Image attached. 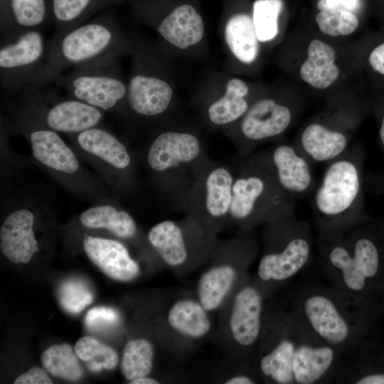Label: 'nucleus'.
Here are the masks:
<instances>
[{
    "mask_svg": "<svg viewBox=\"0 0 384 384\" xmlns=\"http://www.w3.org/2000/svg\"><path fill=\"white\" fill-rule=\"evenodd\" d=\"M359 54L360 65L371 80L373 88L384 92V31L368 36Z\"/></svg>",
    "mask_w": 384,
    "mask_h": 384,
    "instance_id": "2f4dec72",
    "label": "nucleus"
},
{
    "mask_svg": "<svg viewBox=\"0 0 384 384\" xmlns=\"http://www.w3.org/2000/svg\"><path fill=\"white\" fill-rule=\"evenodd\" d=\"M74 349L78 358L85 362L87 368L93 373L112 370L118 363L117 352L92 336L80 338Z\"/></svg>",
    "mask_w": 384,
    "mask_h": 384,
    "instance_id": "473e14b6",
    "label": "nucleus"
},
{
    "mask_svg": "<svg viewBox=\"0 0 384 384\" xmlns=\"http://www.w3.org/2000/svg\"><path fill=\"white\" fill-rule=\"evenodd\" d=\"M383 227L384 228V225H383Z\"/></svg>",
    "mask_w": 384,
    "mask_h": 384,
    "instance_id": "a18cd8bd",
    "label": "nucleus"
},
{
    "mask_svg": "<svg viewBox=\"0 0 384 384\" xmlns=\"http://www.w3.org/2000/svg\"><path fill=\"white\" fill-rule=\"evenodd\" d=\"M207 310L200 302L181 299L175 302L168 314L169 325L178 333L190 338L206 335L211 327Z\"/></svg>",
    "mask_w": 384,
    "mask_h": 384,
    "instance_id": "bb28decb",
    "label": "nucleus"
},
{
    "mask_svg": "<svg viewBox=\"0 0 384 384\" xmlns=\"http://www.w3.org/2000/svg\"><path fill=\"white\" fill-rule=\"evenodd\" d=\"M0 250L14 264H28L41 250L37 228L55 218L56 208L41 189L1 176Z\"/></svg>",
    "mask_w": 384,
    "mask_h": 384,
    "instance_id": "7ed1b4c3",
    "label": "nucleus"
},
{
    "mask_svg": "<svg viewBox=\"0 0 384 384\" xmlns=\"http://www.w3.org/2000/svg\"><path fill=\"white\" fill-rule=\"evenodd\" d=\"M116 56L104 57L74 67L53 82L68 95L102 111L127 114V85L120 75Z\"/></svg>",
    "mask_w": 384,
    "mask_h": 384,
    "instance_id": "9d476101",
    "label": "nucleus"
},
{
    "mask_svg": "<svg viewBox=\"0 0 384 384\" xmlns=\"http://www.w3.org/2000/svg\"><path fill=\"white\" fill-rule=\"evenodd\" d=\"M235 168L229 220L243 230L294 215L295 198L279 185L265 151Z\"/></svg>",
    "mask_w": 384,
    "mask_h": 384,
    "instance_id": "20e7f679",
    "label": "nucleus"
},
{
    "mask_svg": "<svg viewBox=\"0 0 384 384\" xmlns=\"http://www.w3.org/2000/svg\"><path fill=\"white\" fill-rule=\"evenodd\" d=\"M93 0H53L56 33H64L80 26Z\"/></svg>",
    "mask_w": 384,
    "mask_h": 384,
    "instance_id": "c9c22d12",
    "label": "nucleus"
},
{
    "mask_svg": "<svg viewBox=\"0 0 384 384\" xmlns=\"http://www.w3.org/2000/svg\"><path fill=\"white\" fill-rule=\"evenodd\" d=\"M225 383L226 384H252L254 381L246 375H239L233 376L228 379Z\"/></svg>",
    "mask_w": 384,
    "mask_h": 384,
    "instance_id": "37998d69",
    "label": "nucleus"
},
{
    "mask_svg": "<svg viewBox=\"0 0 384 384\" xmlns=\"http://www.w3.org/2000/svg\"><path fill=\"white\" fill-rule=\"evenodd\" d=\"M361 0H319V10L327 8H338L356 13L361 7Z\"/></svg>",
    "mask_w": 384,
    "mask_h": 384,
    "instance_id": "a19ab883",
    "label": "nucleus"
},
{
    "mask_svg": "<svg viewBox=\"0 0 384 384\" xmlns=\"http://www.w3.org/2000/svg\"><path fill=\"white\" fill-rule=\"evenodd\" d=\"M262 297L252 286L242 288L235 296L229 321L233 339L250 346L257 339L261 326Z\"/></svg>",
    "mask_w": 384,
    "mask_h": 384,
    "instance_id": "412c9836",
    "label": "nucleus"
},
{
    "mask_svg": "<svg viewBox=\"0 0 384 384\" xmlns=\"http://www.w3.org/2000/svg\"><path fill=\"white\" fill-rule=\"evenodd\" d=\"M236 277V269L229 263L209 268L198 283L199 302L208 311L216 309L232 287Z\"/></svg>",
    "mask_w": 384,
    "mask_h": 384,
    "instance_id": "cd10ccee",
    "label": "nucleus"
},
{
    "mask_svg": "<svg viewBox=\"0 0 384 384\" xmlns=\"http://www.w3.org/2000/svg\"><path fill=\"white\" fill-rule=\"evenodd\" d=\"M334 360V351L289 338L282 339L262 357V373L279 384H311L319 380Z\"/></svg>",
    "mask_w": 384,
    "mask_h": 384,
    "instance_id": "ddd939ff",
    "label": "nucleus"
},
{
    "mask_svg": "<svg viewBox=\"0 0 384 384\" xmlns=\"http://www.w3.org/2000/svg\"><path fill=\"white\" fill-rule=\"evenodd\" d=\"M119 320L117 312L105 306L90 309L85 315V324L92 332L105 331L115 326Z\"/></svg>",
    "mask_w": 384,
    "mask_h": 384,
    "instance_id": "4c0bfd02",
    "label": "nucleus"
},
{
    "mask_svg": "<svg viewBox=\"0 0 384 384\" xmlns=\"http://www.w3.org/2000/svg\"><path fill=\"white\" fill-rule=\"evenodd\" d=\"M82 248L90 261L112 279L129 282L139 273L138 264L117 240L86 234Z\"/></svg>",
    "mask_w": 384,
    "mask_h": 384,
    "instance_id": "aec40b11",
    "label": "nucleus"
},
{
    "mask_svg": "<svg viewBox=\"0 0 384 384\" xmlns=\"http://www.w3.org/2000/svg\"><path fill=\"white\" fill-rule=\"evenodd\" d=\"M315 21L319 31L330 37L349 36L359 26V19L356 13L338 8L319 10Z\"/></svg>",
    "mask_w": 384,
    "mask_h": 384,
    "instance_id": "f704fd0d",
    "label": "nucleus"
},
{
    "mask_svg": "<svg viewBox=\"0 0 384 384\" xmlns=\"http://www.w3.org/2000/svg\"><path fill=\"white\" fill-rule=\"evenodd\" d=\"M172 96L173 90L168 82L137 69L127 84V113L143 119L158 117L168 110Z\"/></svg>",
    "mask_w": 384,
    "mask_h": 384,
    "instance_id": "a211bd4d",
    "label": "nucleus"
},
{
    "mask_svg": "<svg viewBox=\"0 0 384 384\" xmlns=\"http://www.w3.org/2000/svg\"><path fill=\"white\" fill-rule=\"evenodd\" d=\"M154 349L152 345L144 338H136L127 343L124 346L122 363V373L128 381L147 376L152 368Z\"/></svg>",
    "mask_w": 384,
    "mask_h": 384,
    "instance_id": "7c9ffc66",
    "label": "nucleus"
},
{
    "mask_svg": "<svg viewBox=\"0 0 384 384\" xmlns=\"http://www.w3.org/2000/svg\"><path fill=\"white\" fill-rule=\"evenodd\" d=\"M15 384H52L53 381L38 366L31 368L27 372L19 375L14 381Z\"/></svg>",
    "mask_w": 384,
    "mask_h": 384,
    "instance_id": "ea45409f",
    "label": "nucleus"
},
{
    "mask_svg": "<svg viewBox=\"0 0 384 384\" xmlns=\"http://www.w3.org/2000/svg\"><path fill=\"white\" fill-rule=\"evenodd\" d=\"M304 311L315 332L331 344L345 342L350 334L346 319L329 297L314 294L304 303Z\"/></svg>",
    "mask_w": 384,
    "mask_h": 384,
    "instance_id": "5701e85b",
    "label": "nucleus"
},
{
    "mask_svg": "<svg viewBox=\"0 0 384 384\" xmlns=\"http://www.w3.org/2000/svg\"><path fill=\"white\" fill-rule=\"evenodd\" d=\"M248 94L249 87L244 80L231 78L224 95L208 107L209 121L217 126H225L240 120L252 105L246 99Z\"/></svg>",
    "mask_w": 384,
    "mask_h": 384,
    "instance_id": "393cba45",
    "label": "nucleus"
},
{
    "mask_svg": "<svg viewBox=\"0 0 384 384\" xmlns=\"http://www.w3.org/2000/svg\"><path fill=\"white\" fill-rule=\"evenodd\" d=\"M1 129L7 134L23 136L30 145L32 162L73 196L94 203L118 201L101 178L82 166L74 149L60 133L28 124L9 127L1 124Z\"/></svg>",
    "mask_w": 384,
    "mask_h": 384,
    "instance_id": "39448f33",
    "label": "nucleus"
},
{
    "mask_svg": "<svg viewBox=\"0 0 384 384\" xmlns=\"http://www.w3.org/2000/svg\"><path fill=\"white\" fill-rule=\"evenodd\" d=\"M358 384H384V373L370 374L356 381Z\"/></svg>",
    "mask_w": 384,
    "mask_h": 384,
    "instance_id": "79ce46f5",
    "label": "nucleus"
},
{
    "mask_svg": "<svg viewBox=\"0 0 384 384\" xmlns=\"http://www.w3.org/2000/svg\"><path fill=\"white\" fill-rule=\"evenodd\" d=\"M225 38L230 51L240 62L250 64L257 58L260 41L252 18L245 14L232 16L225 27Z\"/></svg>",
    "mask_w": 384,
    "mask_h": 384,
    "instance_id": "a878e982",
    "label": "nucleus"
},
{
    "mask_svg": "<svg viewBox=\"0 0 384 384\" xmlns=\"http://www.w3.org/2000/svg\"><path fill=\"white\" fill-rule=\"evenodd\" d=\"M157 32L166 42L185 49L201 41L204 24L196 9L184 4L176 8L159 23Z\"/></svg>",
    "mask_w": 384,
    "mask_h": 384,
    "instance_id": "b1692460",
    "label": "nucleus"
},
{
    "mask_svg": "<svg viewBox=\"0 0 384 384\" xmlns=\"http://www.w3.org/2000/svg\"><path fill=\"white\" fill-rule=\"evenodd\" d=\"M136 154L152 188L180 210L199 176L213 162L198 137L186 131L158 132Z\"/></svg>",
    "mask_w": 384,
    "mask_h": 384,
    "instance_id": "f257e3e1",
    "label": "nucleus"
},
{
    "mask_svg": "<svg viewBox=\"0 0 384 384\" xmlns=\"http://www.w3.org/2000/svg\"><path fill=\"white\" fill-rule=\"evenodd\" d=\"M300 107L295 98L264 97L255 101L239 120L240 156H247L256 145L284 134L295 122Z\"/></svg>",
    "mask_w": 384,
    "mask_h": 384,
    "instance_id": "2eb2a0df",
    "label": "nucleus"
},
{
    "mask_svg": "<svg viewBox=\"0 0 384 384\" xmlns=\"http://www.w3.org/2000/svg\"><path fill=\"white\" fill-rule=\"evenodd\" d=\"M105 112L68 95L61 97L42 87L28 85L12 101L1 124L36 125L71 134L102 124Z\"/></svg>",
    "mask_w": 384,
    "mask_h": 384,
    "instance_id": "0eeeda50",
    "label": "nucleus"
},
{
    "mask_svg": "<svg viewBox=\"0 0 384 384\" xmlns=\"http://www.w3.org/2000/svg\"><path fill=\"white\" fill-rule=\"evenodd\" d=\"M370 114L376 119L378 129V139L384 156V92L373 89L370 94ZM383 177L384 180V168Z\"/></svg>",
    "mask_w": 384,
    "mask_h": 384,
    "instance_id": "58836bf2",
    "label": "nucleus"
},
{
    "mask_svg": "<svg viewBox=\"0 0 384 384\" xmlns=\"http://www.w3.org/2000/svg\"><path fill=\"white\" fill-rule=\"evenodd\" d=\"M78 220L86 229L104 230L119 239H133L138 231L134 218L118 201L95 202L82 211Z\"/></svg>",
    "mask_w": 384,
    "mask_h": 384,
    "instance_id": "4be33fe9",
    "label": "nucleus"
},
{
    "mask_svg": "<svg viewBox=\"0 0 384 384\" xmlns=\"http://www.w3.org/2000/svg\"><path fill=\"white\" fill-rule=\"evenodd\" d=\"M58 297L60 306L70 314H79L93 300L87 284L78 279L63 282L58 288Z\"/></svg>",
    "mask_w": 384,
    "mask_h": 384,
    "instance_id": "e433bc0d",
    "label": "nucleus"
},
{
    "mask_svg": "<svg viewBox=\"0 0 384 384\" xmlns=\"http://www.w3.org/2000/svg\"><path fill=\"white\" fill-rule=\"evenodd\" d=\"M267 248L258 267L257 274L264 281H280L297 273L311 253L308 225L294 215L267 223Z\"/></svg>",
    "mask_w": 384,
    "mask_h": 384,
    "instance_id": "9b49d317",
    "label": "nucleus"
},
{
    "mask_svg": "<svg viewBox=\"0 0 384 384\" xmlns=\"http://www.w3.org/2000/svg\"><path fill=\"white\" fill-rule=\"evenodd\" d=\"M336 49L319 38L310 39L298 65V76L309 87L326 91L340 80L341 70Z\"/></svg>",
    "mask_w": 384,
    "mask_h": 384,
    "instance_id": "6ab92c4d",
    "label": "nucleus"
},
{
    "mask_svg": "<svg viewBox=\"0 0 384 384\" xmlns=\"http://www.w3.org/2000/svg\"><path fill=\"white\" fill-rule=\"evenodd\" d=\"M200 224L196 218L188 215L178 221L166 220L158 223L149 230L147 240L167 265L178 267L190 257L192 247L191 240L208 233L204 230L193 238H189Z\"/></svg>",
    "mask_w": 384,
    "mask_h": 384,
    "instance_id": "f3484780",
    "label": "nucleus"
},
{
    "mask_svg": "<svg viewBox=\"0 0 384 384\" xmlns=\"http://www.w3.org/2000/svg\"><path fill=\"white\" fill-rule=\"evenodd\" d=\"M11 17L1 23V34L16 29H38L46 19L44 0H10Z\"/></svg>",
    "mask_w": 384,
    "mask_h": 384,
    "instance_id": "c756f323",
    "label": "nucleus"
},
{
    "mask_svg": "<svg viewBox=\"0 0 384 384\" xmlns=\"http://www.w3.org/2000/svg\"><path fill=\"white\" fill-rule=\"evenodd\" d=\"M235 168L212 162L192 188L184 206L186 215L214 233L229 220Z\"/></svg>",
    "mask_w": 384,
    "mask_h": 384,
    "instance_id": "4468645a",
    "label": "nucleus"
},
{
    "mask_svg": "<svg viewBox=\"0 0 384 384\" xmlns=\"http://www.w3.org/2000/svg\"><path fill=\"white\" fill-rule=\"evenodd\" d=\"M44 38L38 29H16L1 34L0 85L4 100L17 96L29 85L46 56Z\"/></svg>",
    "mask_w": 384,
    "mask_h": 384,
    "instance_id": "f8f14e48",
    "label": "nucleus"
},
{
    "mask_svg": "<svg viewBox=\"0 0 384 384\" xmlns=\"http://www.w3.org/2000/svg\"><path fill=\"white\" fill-rule=\"evenodd\" d=\"M129 43L112 21H95L64 33H55L47 48L41 70L29 85L52 83L70 68L129 50Z\"/></svg>",
    "mask_w": 384,
    "mask_h": 384,
    "instance_id": "423d86ee",
    "label": "nucleus"
},
{
    "mask_svg": "<svg viewBox=\"0 0 384 384\" xmlns=\"http://www.w3.org/2000/svg\"><path fill=\"white\" fill-rule=\"evenodd\" d=\"M129 384H158L159 382L147 376H143L135 378L129 382Z\"/></svg>",
    "mask_w": 384,
    "mask_h": 384,
    "instance_id": "c03bdc74",
    "label": "nucleus"
},
{
    "mask_svg": "<svg viewBox=\"0 0 384 384\" xmlns=\"http://www.w3.org/2000/svg\"><path fill=\"white\" fill-rule=\"evenodd\" d=\"M75 349L68 343L55 344L45 350L41 358L43 366L52 375L69 381L82 376V368Z\"/></svg>",
    "mask_w": 384,
    "mask_h": 384,
    "instance_id": "c85d7f7f",
    "label": "nucleus"
},
{
    "mask_svg": "<svg viewBox=\"0 0 384 384\" xmlns=\"http://www.w3.org/2000/svg\"><path fill=\"white\" fill-rule=\"evenodd\" d=\"M365 154L364 146L355 144L326 163L321 180L312 193L319 232L343 230L369 217L364 203Z\"/></svg>",
    "mask_w": 384,
    "mask_h": 384,
    "instance_id": "f03ea898",
    "label": "nucleus"
},
{
    "mask_svg": "<svg viewBox=\"0 0 384 384\" xmlns=\"http://www.w3.org/2000/svg\"><path fill=\"white\" fill-rule=\"evenodd\" d=\"M81 160L92 165L119 199L134 193L138 186L136 152L102 124L68 134Z\"/></svg>",
    "mask_w": 384,
    "mask_h": 384,
    "instance_id": "1a4fd4ad",
    "label": "nucleus"
},
{
    "mask_svg": "<svg viewBox=\"0 0 384 384\" xmlns=\"http://www.w3.org/2000/svg\"><path fill=\"white\" fill-rule=\"evenodd\" d=\"M277 181L288 194L303 198L316 188L312 162L293 143L280 142L265 151Z\"/></svg>",
    "mask_w": 384,
    "mask_h": 384,
    "instance_id": "dca6fc26",
    "label": "nucleus"
},
{
    "mask_svg": "<svg viewBox=\"0 0 384 384\" xmlns=\"http://www.w3.org/2000/svg\"><path fill=\"white\" fill-rule=\"evenodd\" d=\"M282 9V0H256L254 2L252 18L260 42L271 41L278 36V19Z\"/></svg>",
    "mask_w": 384,
    "mask_h": 384,
    "instance_id": "72a5a7b5",
    "label": "nucleus"
},
{
    "mask_svg": "<svg viewBox=\"0 0 384 384\" xmlns=\"http://www.w3.org/2000/svg\"><path fill=\"white\" fill-rule=\"evenodd\" d=\"M368 95L331 99L322 112L304 125L293 143L312 164H326L339 156L350 147L363 118L370 114Z\"/></svg>",
    "mask_w": 384,
    "mask_h": 384,
    "instance_id": "6e6552de",
    "label": "nucleus"
}]
</instances>
